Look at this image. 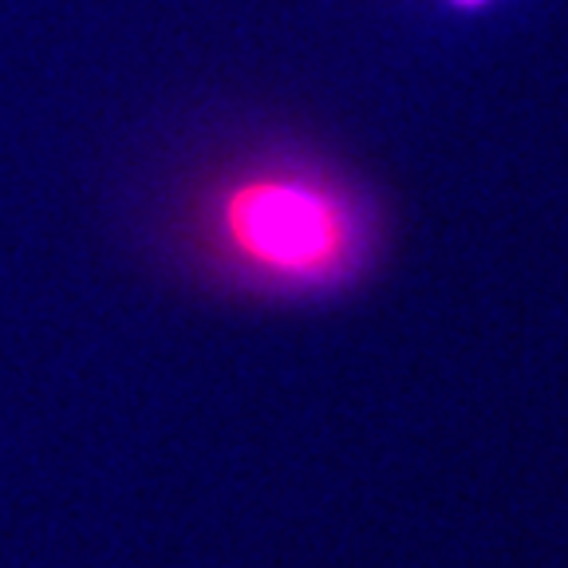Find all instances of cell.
<instances>
[{"mask_svg": "<svg viewBox=\"0 0 568 568\" xmlns=\"http://www.w3.org/2000/svg\"><path fill=\"white\" fill-rule=\"evenodd\" d=\"M222 230L225 245L268 281H332L352 253L347 205L301 178H253L237 186L222 205Z\"/></svg>", "mask_w": 568, "mask_h": 568, "instance_id": "6da1fadb", "label": "cell"}, {"mask_svg": "<svg viewBox=\"0 0 568 568\" xmlns=\"http://www.w3.org/2000/svg\"><path fill=\"white\" fill-rule=\"evenodd\" d=\"M454 4H486V0H454Z\"/></svg>", "mask_w": 568, "mask_h": 568, "instance_id": "7a4b0ae2", "label": "cell"}]
</instances>
